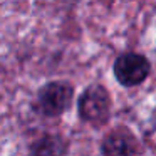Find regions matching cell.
<instances>
[{"label": "cell", "instance_id": "1", "mask_svg": "<svg viewBox=\"0 0 156 156\" xmlns=\"http://www.w3.org/2000/svg\"><path fill=\"white\" fill-rule=\"evenodd\" d=\"M74 86L67 81H49L37 91L34 109L45 118L62 116L72 104Z\"/></svg>", "mask_w": 156, "mask_h": 156}, {"label": "cell", "instance_id": "2", "mask_svg": "<svg viewBox=\"0 0 156 156\" xmlns=\"http://www.w3.org/2000/svg\"><path fill=\"white\" fill-rule=\"evenodd\" d=\"M77 112L84 122L102 126L111 116V96L102 84H91L77 99Z\"/></svg>", "mask_w": 156, "mask_h": 156}, {"label": "cell", "instance_id": "3", "mask_svg": "<svg viewBox=\"0 0 156 156\" xmlns=\"http://www.w3.org/2000/svg\"><path fill=\"white\" fill-rule=\"evenodd\" d=\"M112 74L122 87H136L143 84L151 74V62L144 54L124 52L116 57Z\"/></svg>", "mask_w": 156, "mask_h": 156}, {"label": "cell", "instance_id": "4", "mask_svg": "<svg viewBox=\"0 0 156 156\" xmlns=\"http://www.w3.org/2000/svg\"><path fill=\"white\" fill-rule=\"evenodd\" d=\"M138 149L134 136L126 129H116L109 133L101 143L102 156H134Z\"/></svg>", "mask_w": 156, "mask_h": 156}, {"label": "cell", "instance_id": "5", "mask_svg": "<svg viewBox=\"0 0 156 156\" xmlns=\"http://www.w3.org/2000/svg\"><path fill=\"white\" fill-rule=\"evenodd\" d=\"M67 146V141L61 134H44L32 143L29 156H64Z\"/></svg>", "mask_w": 156, "mask_h": 156}]
</instances>
